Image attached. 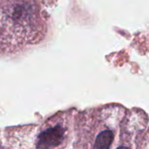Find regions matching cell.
Listing matches in <instances>:
<instances>
[{"label": "cell", "mask_w": 149, "mask_h": 149, "mask_svg": "<svg viewBox=\"0 0 149 149\" xmlns=\"http://www.w3.org/2000/svg\"><path fill=\"white\" fill-rule=\"evenodd\" d=\"M44 24L34 0H9L0 3V49L12 51L41 38Z\"/></svg>", "instance_id": "obj_1"}, {"label": "cell", "mask_w": 149, "mask_h": 149, "mask_svg": "<svg viewBox=\"0 0 149 149\" xmlns=\"http://www.w3.org/2000/svg\"><path fill=\"white\" fill-rule=\"evenodd\" d=\"M117 149H129V148H126V147H120V148H118Z\"/></svg>", "instance_id": "obj_4"}, {"label": "cell", "mask_w": 149, "mask_h": 149, "mask_svg": "<svg viewBox=\"0 0 149 149\" xmlns=\"http://www.w3.org/2000/svg\"><path fill=\"white\" fill-rule=\"evenodd\" d=\"M113 141V134L110 130H106L101 132L96 141L93 149H109Z\"/></svg>", "instance_id": "obj_3"}, {"label": "cell", "mask_w": 149, "mask_h": 149, "mask_svg": "<svg viewBox=\"0 0 149 149\" xmlns=\"http://www.w3.org/2000/svg\"><path fill=\"white\" fill-rule=\"evenodd\" d=\"M65 129L60 126L50 127L40 133L37 139V149H51L58 147L64 140Z\"/></svg>", "instance_id": "obj_2"}]
</instances>
